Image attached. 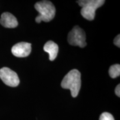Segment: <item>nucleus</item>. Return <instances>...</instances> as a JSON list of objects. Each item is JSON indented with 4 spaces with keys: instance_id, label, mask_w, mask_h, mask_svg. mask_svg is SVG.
I'll use <instances>...</instances> for the list:
<instances>
[{
    "instance_id": "nucleus-1",
    "label": "nucleus",
    "mask_w": 120,
    "mask_h": 120,
    "mask_svg": "<svg viewBox=\"0 0 120 120\" xmlns=\"http://www.w3.org/2000/svg\"><path fill=\"white\" fill-rule=\"evenodd\" d=\"M61 85L63 88L70 90L73 97H76L81 86V73L76 69L72 70L64 76Z\"/></svg>"
},
{
    "instance_id": "nucleus-2",
    "label": "nucleus",
    "mask_w": 120,
    "mask_h": 120,
    "mask_svg": "<svg viewBox=\"0 0 120 120\" xmlns=\"http://www.w3.org/2000/svg\"><path fill=\"white\" fill-rule=\"evenodd\" d=\"M34 8L39 13L35 20L37 23L41 21L48 22L51 21L56 14V8L51 2L49 1H42L37 2Z\"/></svg>"
},
{
    "instance_id": "nucleus-3",
    "label": "nucleus",
    "mask_w": 120,
    "mask_h": 120,
    "mask_svg": "<svg viewBox=\"0 0 120 120\" xmlns=\"http://www.w3.org/2000/svg\"><path fill=\"white\" fill-rule=\"evenodd\" d=\"M82 7L81 13L85 19L89 21L94 20L96 10L105 4L104 0H81L77 1Z\"/></svg>"
},
{
    "instance_id": "nucleus-4",
    "label": "nucleus",
    "mask_w": 120,
    "mask_h": 120,
    "mask_svg": "<svg viewBox=\"0 0 120 120\" xmlns=\"http://www.w3.org/2000/svg\"><path fill=\"white\" fill-rule=\"evenodd\" d=\"M85 31L79 26H76L69 32L68 42L72 46L83 48L87 45Z\"/></svg>"
},
{
    "instance_id": "nucleus-5",
    "label": "nucleus",
    "mask_w": 120,
    "mask_h": 120,
    "mask_svg": "<svg viewBox=\"0 0 120 120\" xmlns=\"http://www.w3.org/2000/svg\"><path fill=\"white\" fill-rule=\"evenodd\" d=\"M0 79L4 84L10 87H16L19 83V79L17 73L7 67L0 69Z\"/></svg>"
},
{
    "instance_id": "nucleus-6",
    "label": "nucleus",
    "mask_w": 120,
    "mask_h": 120,
    "mask_svg": "<svg viewBox=\"0 0 120 120\" xmlns=\"http://www.w3.org/2000/svg\"><path fill=\"white\" fill-rule=\"evenodd\" d=\"M11 52L15 56L17 57H27L31 52V44L25 42L16 43L12 48Z\"/></svg>"
},
{
    "instance_id": "nucleus-7",
    "label": "nucleus",
    "mask_w": 120,
    "mask_h": 120,
    "mask_svg": "<svg viewBox=\"0 0 120 120\" xmlns=\"http://www.w3.org/2000/svg\"><path fill=\"white\" fill-rule=\"evenodd\" d=\"M0 23L4 27L9 28H15L18 26L16 18L9 12H4L1 15Z\"/></svg>"
},
{
    "instance_id": "nucleus-8",
    "label": "nucleus",
    "mask_w": 120,
    "mask_h": 120,
    "mask_svg": "<svg viewBox=\"0 0 120 120\" xmlns=\"http://www.w3.org/2000/svg\"><path fill=\"white\" fill-rule=\"evenodd\" d=\"M45 52L49 54V58L50 61H53L57 57L58 52V45L52 41H49L46 43L43 47Z\"/></svg>"
},
{
    "instance_id": "nucleus-9",
    "label": "nucleus",
    "mask_w": 120,
    "mask_h": 120,
    "mask_svg": "<svg viewBox=\"0 0 120 120\" xmlns=\"http://www.w3.org/2000/svg\"><path fill=\"white\" fill-rule=\"evenodd\" d=\"M109 75L112 79L118 77L120 75V65L119 64H115L112 65L109 68Z\"/></svg>"
},
{
    "instance_id": "nucleus-10",
    "label": "nucleus",
    "mask_w": 120,
    "mask_h": 120,
    "mask_svg": "<svg viewBox=\"0 0 120 120\" xmlns=\"http://www.w3.org/2000/svg\"><path fill=\"white\" fill-rule=\"evenodd\" d=\"M99 120H115L113 116L109 112H103L101 115Z\"/></svg>"
},
{
    "instance_id": "nucleus-11",
    "label": "nucleus",
    "mask_w": 120,
    "mask_h": 120,
    "mask_svg": "<svg viewBox=\"0 0 120 120\" xmlns=\"http://www.w3.org/2000/svg\"><path fill=\"white\" fill-rule=\"evenodd\" d=\"M114 44L116 45V46H117L118 47H120V35L118 34L117 36L116 37V38L114 39L113 41Z\"/></svg>"
},
{
    "instance_id": "nucleus-12",
    "label": "nucleus",
    "mask_w": 120,
    "mask_h": 120,
    "mask_svg": "<svg viewBox=\"0 0 120 120\" xmlns=\"http://www.w3.org/2000/svg\"><path fill=\"white\" fill-rule=\"evenodd\" d=\"M115 94L118 97H120V85L118 84L115 88Z\"/></svg>"
}]
</instances>
